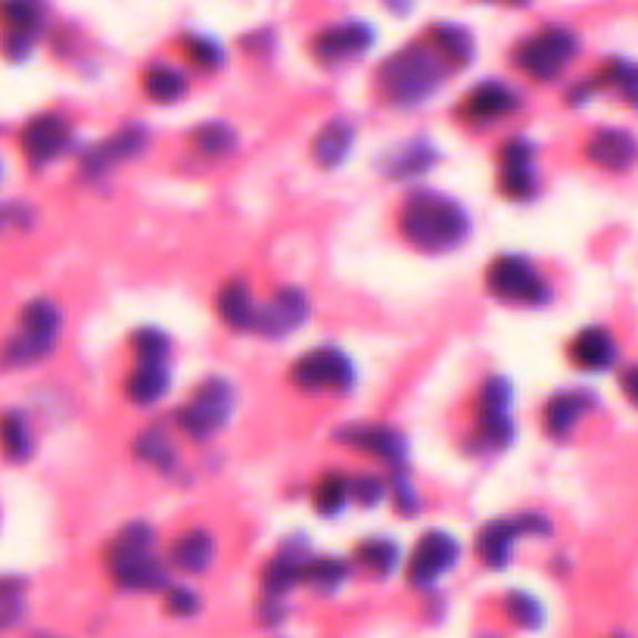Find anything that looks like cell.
I'll list each match as a JSON object with an SVG mask.
<instances>
[{
  "instance_id": "5bb4252c",
  "label": "cell",
  "mask_w": 638,
  "mask_h": 638,
  "mask_svg": "<svg viewBox=\"0 0 638 638\" xmlns=\"http://www.w3.org/2000/svg\"><path fill=\"white\" fill-rule=\"evenodd\" d=\"M69 141H72V131H69V122H63L60 115H34L32 122L22 128V153L34 165H48V162L60 160Z\"/></svg>"
},
{
  "instance_id": "d6a6232c",
  "label": "cell",
  "mask_w": 638,
  "mask_h": 638,
  "mask_svg": "<svg viewBox=\"0 0 638 638\" xmlns=\"http://www.w3.org/2000/svg\"><path fill=\"white\" fill-rule=\"evenodd\" d=\"M134 452H138V458H144L146 464H153L160 470H169L175 464V448H172L169 436L160 427H150V431L141 433L138 443H134Z\"/></svg>"
},
{
  "instance_id": "ee69618b",
  "label": "cell",
  "mask_w": 638,
  "mask_h": 638,
  "mask_svg": "<svg viewBox=\"0 0 638 638\" xmlns=\"http://www.w3.org/2000/svg\"><path fill=\"white\" fill-rule=\"evenodd\" d=\"M636 377H638L636 367H626V377H622V386H626V396H629V399H636V396H638V393H636Z\"/></svg>"
},
{
  "instance_id": "b9f144b4",
  "label": "cell",
  "mask_w": 638,
  "mask_h": 638,
  "mask_svg": "<svg viewBox=\"0 0 638 638\" xmlns=\"http://www.w3.org/2000/svg\"><path fill=\"white\" fill-rule=\"evenodd\" d=\"M196 607H200V598H196L193 589L178 586V589L169 591V610L178 614V617H191V614H196Z\"/></svg>"
},
{
  "instance_id": "8992f818",
  "label": "cell",
  "mask_w": 638,
  "mask_h": 638,
  "mask_svg": "<svg viewBox=\"0 0 638 638\" xmlns=\"http://www.w3.org/2000/svg\"><path fill=\"white\" fill-rule=\"evenodd\" d=\"M579 53V38L567 29H545V32L533 34L529 41H524L514 63L520 65L527 75L539 81L558 79L567 65L574 63V57Z\"/></svg>"
},
{
  "instance_id": "30bf717a",
  "label": "cell",
  "mask_w": 638,
  "mask_h": 638,
  "mask_svg": "<svg viewBox=\"0 0 638 638\" xmlns=\"http://www.w3.org/2000/svg\"><path fill=\"white\" fill-rule=\"evenodd\" d=\"M312 315V303L300 287H281L265 305L255 308L253 331L265 336H287L300 331Z\"/></svg>"
},
{
  "instance_id": "52a82bcc",
  "label": "cell",
  "mask_w": 638,
  "mask_h": 638,
  "mask_svg": "<svg viewBox=\"0 0 638 638\" xmlns=\"http://www.w3.org/2000/svg\"><path fill=\"white\" fill-rule=\"evenodd\" d=\"M290 381L303 393H346L355 381V367L346 352L321 346L296 358V365L290 367Z\"/></svg>"
},
{
  "instance_id": "4316f807",
  "label": "cell",
  "mask_w": 638,
  "mask_h": 638,
  "mask_svg": "<svg viewBox=\"0 0 638 638\" xmlns=\"http://www.w3.org/2000/svg\"><path fill=\"white\" fill-rule=\"evenodd\" d=\"M0 19L7 26V34L34 38V32L44 22V0H3L0 3Z\"/></svg>"
},
{
  "instance_id": "4dcf8cb0",
  "label": "cell",
  "mask_w": 638,
  "mask_h": 638,
  "mask_svg": "<svg viewBox=\"0 0 638 638\" xmlns=\"http://www.w3.org/2000/svg\"><path fill=\"white\" fill-rule=\"evenodd\" d=\"M193 146L203 153V156H227L234 153L237 146V131L227 125V122H206L193 131Z\"/></svg>"
},
{
  "instance_id": "f1b7e54d",
  "label": "cell",
  "mask_w": 638,
  "mask_h": 638,
  "mask_svg": "<svg viewBox=\"0 0 638 638\" xmlns=\"http://www.w3.org/2000/svg\"><path fill=\"white\" fill-rule=\"evenodd\" d=\"M144 91L156 103H175L188 94V75L175 65H150L144 75Z\"/></svg>"
},
{
  "instance_id": "ffe728a7",
  "label": "cell",
  "mask_w": 638,
  "mask_h": 638,
  "mask_svg": "<svg viewBox=\"0 0 638 638\" xmlns=\"http://www.w3.org/2000/svg\"><path fill=\"white\" fill-rule=\"evenodd\" d=\"M219 555V543L209 529H188L172 545V564L188 574H206Z\"/></svg>"
},
{
  "instance_id": "cb8c5ba5",
  "label": "cell",
  "mask_w": 638,
  "mask_h": 638,
  "mask_svg": "<svg viewBox=\"0 0 638 638\" xmlns=\"http://www.w3.org/2000/svg\"><path fill=\"white\" fill-rule=\"evenodd\" d=\"M255 300L253 290L246 281H227L222 290H219V315L224 318L227 327L234 331H253L255 324Z\"/></svg>"
},
{
  "instance_id": "1f68e13d",
  "label": "cell",
  "mask_w": 638,
  "mask_h": 638,
  "mask_svg": "<svg viewBox=\"0 0 638 638\" xmlns=\"http://www.w3.org/2000/svg\"><path fill=\"white\" fill-rule=\"evenodd\" d=\"M303 579L321 591H334L350 579V564L340 558H315L303 567Z\"/></svg>"
},
{
  "instance_id": "4fadbf2b",
  "label": "cell",
  "mask_w": 638,
  "mask_h": 638,
  "mask_svg": "<svg viewBox=\"0 0 638 638\" xmlns=\"http://www.w3.org/2000/svg\"><path fill=\"white\" fill-rule=\"evenodd\" d=\"M374 44V29L367 22H340L312 41V53L321 63H346L362 57Z\"/></svg>"
},
{
  "instance_id": "7bdbcfd3",
  "label": "cell",
  "mask_w": 638,
  "mask_h": 638,
  "mask_svg": "<svg viewBox=\"0 0 638 638\" xmlns=\"http://www.w3.org/2000/svg\"><path fill=\"white\" fill-rule=\"evenodd\" d=\"M396 502H399V508L402 510H415L417 508V498H415V489H412V486H408V483H405V479H402L399 486H396Z\"/></svg>"
},
{
  "instance_id": "9c48e42d",
  "label": "cell",
  "mask_w": 638,
  "mask_h": 638,
  "mask_svg": "<svg viewBox=\"0 0 638 638\" xmlns=\"http://www.w3.org/2000/svg\"><path fill=\"white\" fill-rule=\"evenodd\" d=\"M551 524L543 514H520V517H505V520H495L489 527L479 533L477 539V555L489 567L502 570L510 560V551H514V543L527 533H548Z\"/></svg>"
},
{
  "instance_id": "2e32d148",
  "label": "cell",
  "mask_w": 638,
  "mask_h": 638,
  "mask_svg": "<svg viewBox=\"0 0 638 638\" xmlns=\"http://www.w3.org/2000/svg\"><path fill=\"white\" fill-rule=\"evenodd\" d=\"M586 156L605 172H629L636 165V138L622 128H605L586 144Z\"/></svg>"
},
{
  "instance_id": "f6af8a7d",
  "label": "cell",
  "mask_w": 638,
  "mask_h": 638,
  "mask_svg": "<svg viewBox=\"0 0 638 638\" xmlns=\"http://www.w3.org/2000/svg\"><path fill=\"white\" fill-rule=\"evenodd\" d=\"M510 3H527V0H510Z\"/></svg>"
},
{
  "instance_id": "f546056e",
  "label": "cell",
  "mask_w": 638,
  "mask_h": 638,
  "mask_svg": "<svg viewBox=\"0 0 638 638\" xmlns=\"http://www.w3.org/2000/svg\"><path fill=\"white\" fill-rule=\"evenodd\" d=\"M436 162V150L427 141H415V144H405L396 153L386 156V175L393 178H415L424 175Z\"/></svg>"
},
{
  "instance_id": "44dd1931",
  "label": "cell",
  "mask_w": 638,
  "mask_h": 638,
  "mask_svg": "<svg viewBox=\"0 0 638 638\" xmlns=\"http://www.w3.org/2000/svg\"><path fill=\"white\" fill-rule=\"evenodd\" d=\"M343 439L358 452H367L374 458L393 464L402 462L405 448H408L405 436L399 431H389V427H352V431H343Z\"/></svg>"
},
{
  "instance_id": "d4e9b609",
  "label": "cell",
  "mask_w": 638,
  "mask_h": 638,
  "mask_svg": "<svg viewBox=\"0 0 638 638\" xmlns=\"http://www.w3.org/2000/svg\"><path fill=\"white\" fill-rule=\"evenodd\" d=\"M169 383H172L169 367L141 365V362H138V367L131 371V377H128L125 383V393L134 405H153V402H160L162 396H165Z\"/></svg>"
},
{
  "instance_id": "603a6c76",
  "label": "cell",
  "mask_w": 638,
  "mask_h": 638,
  "mask_svg": "<svg viewBox=\"0 0 638 638\" xmlns=\"http://www.w3.org/2000/svg\"><path fill=\"white\" fill-rule=\"evenodd\" d=\"M352 144H355V128L343 119H331L312 141V160L318 162L321 169H334L340 162H346Z\"/></svg>"
},
{
  "instance_id": "7c38bea8",
  "label": "cell",
  "mask_w": 638,
  "mask_h": 638,
  "mask_svg": "<svg viewBox=\"0 0 638 638\" xmlns=\"http://www.w3.org/2000/svg\"><path fill=\"white\" fill-rule=\"evenodd\" d=\"M510 408H514V386L505 377H489L479 393V431L486 443H493V446L510 443V436H514Z\"/></svg>"
},
{
  "instance_id": "8fae6325",
  "label": "cell",
  "mask_w": 638,
  "mask_h": 638,
  "mask_svg": "<svg viewBox=\"0 0 638 638\" xmlns=\"http://www.w3.org/2000/svg\"><path fill=\"white\" fill-rule=\"evenodd\" d=\"M458 558H462V543L452 533L433 529L415 545V555L408 560V579L415 586H431L439 576H446L458 564Z\"/></svg>"
},
{
  "instance_id": "60d3db41",
  "label": "cell",
  "mask_w": 638,
  "mask_h": 638,
  "mask_svg": "<svg viewBox=\"0 0 638 638\" xmlns=\"http://www.w3.org/2000/svg\"><path fill=\"white\" fill-rule=\"evenodd\" d=\"M610 81L620 88L626 100L636 97V65L629 63V60H614V65H610Z\"/></svg>"
},
{
  "instance_id": "d590c367",
  "label": "cell",
  "mask_w": 638,
  "mask_h": 638,
  "mask_svg": "<svg viewBox=\"0 0 638 638\" xmlns=\"http://www.w3.org/2000/svg\"><path fill=\"white\" fill-rule=\"evenodd\" d=\"M169 336L156 331V327H141L134 334V352H138V362L141 365H165L169 358Z\"/></svg>"
},
{
  "instance_id": "e575fe53",
  "label": "cell",
  "mask_w": 638,
  "mask_h": 638,
  "mask_svg": "<svg viewBox=\"0 0 638 638\" xmlns=\"http://www.w3.org/2000/svg\"><path fill=\"white\" fill-rule=\"evenodd\" d=\"M300 579H303V564L293 560L290 555H281V558H274L272 564L265 567V591L274 595V598L293 589Z\"/></svg>"
},
{
  "instance_id": "ab89813d",
  "label": "cell",
  "mask_w": 638,
  "mask_h": 638,
  "mask_svg": "<svg viewBox=\"0 0 638 638\" xmlns=\"http://www.w3.org/2000/svg\"><path fill=\"white\" fill-rule=\"evenodd\" d=\"M350 495H355V498L365 502V505H381L383 495H386V486H383V479L377 477H362L350 483Z\"/></svg>"
},
{
  "instance_id": "f35d334b",
  "label": "cell",
  "mask_w": 638,
  "mask_h": 638,
  "mask_svg": "<svg viewBox=\"0 0 638 638\" xmlns=\"http://www.w3.org/2000/svg\"><path fill=\"white\" fill-rule=\"evenodd\" d=\"M188 57H191L196 65H203V69H215V65L224 60V50L222 44L212 41V38H191V41H188Z\"/></svg>"
},
{
  "instance_id": "6da1fadb",
  "label": "cell",
  "mask_w": 638,
  "mask_h": 638,
  "mask_svg": "<svg viewBox=\"0 0 638 638\" xmlns=\"http://www.w3.org/2000/svg\"><path fill=\"white\" fill-rule=\"evenodd\" d=\"M399 231L417 250L446 253L467 237L470 222L462 203H455L446 193L424 191L405 200L399 212Z\"/></svg>"
},
{
  "instance_id": "3957f363",
  "label": "cell",
  "mask_w": 638,
  "mask_h": 638,
  "mask_svg": "<svg viewBox=\"0 0 638 638\" xmlns=\"http://www.w3.org/2000/svg\"><path fill=\"white\" fill-rule=\"evenodd\" d=\"M156 536L144 520L128 524L110 545L112 579L125 589H162L165 586V567L153 555Z\"/></svg>"
},
{
  "instance_id": "5b68a950",
  "label": "cell",
  "mask_w": 638,
  "mask_h": 638,
  "mask_svg": "<svg viewBox=\"0 0 638 638\" xmlns=\"http://www.w3.org/2000/svg\"><path fill=\"white\" fill-rule=\"evenodd\" d=\"M237 412V386L227 377H209L196 386L191 399L181 405L178 424L184 433H191L193 439H209Z\"/></svg>"
},
{
  "instance_id": "9a60e30c",
  "label": "cell",
  "mask_w": 638,
  "mask_h": 638,
  "mask_svg": "<svg viewBox=\"0 0 638 638\" xmlns=\"http://www.w3.org/2000/svg\"><path fill=\"white\" fill-rule=\"evenodd\" d=\"M502 188L510 200H529L536 193V146L514 138L502 150Z\"/></svg>"
},
{
  "instance_id": "e0dca14e",
  "label": "cell",
  "mask_w": 638,
  "mask_h": 638,
  "mask_svg": "<svg viewBox=\"0 0 638 638\" xmlns=\"http://www.w3.org/2000/svg\"><path fill=\"white\" fill-rule=\"evenodd\" d=\"M517 107H520V94L508 88L505 81H483L467 97L464 115L474 122H495V119H505L510 112H517Z\"/></svg>"
},
{
  "instance_id": "836d02e7",
  "label": "cell",
  "mask_w": 638,
  "mask_h": 638,
  "mask_svg": "<svg viewBox=\"0 0 638 638\" xmlns=\"http://www.w3.org/2000/svg\"><path fill=\"white\" fill-rule=\"evenodd\" d=\"M350 498V479L340 477V474H327V477L315 486V508H318V514H324V517H334L336 510L346 508Z\"/></svg>"
},
{
  "instance_id": "484cf974",
  "label": "cell",
  "mask_w": 638,
  "mask_h": 638,
  "mask_svg": "<svg viewBox=\"0 0 638 638\" xmlns=\"http://www.w3.org/2000/svg\"><path fill=\"white\" fill-rule=\"evenodd\" d=\"M433 50L443 57V63L467 65L474 60V34L467 32L464 26L443 22V26L433 29Z\"/></svg>"
},
{
  "instance_id": "83f0119b",
  "label": "cell",
  "mask_w": 638,
  "mask_h": 638,
  "mask_svg": "<svg viewBox=\"0 0 638 638\" xmlns=\"http://www.w3.org/2000/svg\"><path fill=\"white\" fill-rule=\"evenodd\" d=\"M0 448L10 462H26L34 452V436L29 421L17 412L0 415Z\"/></svg>"
},
{
  "instance_id": "74e56055",
  "label": "cell",
  "mask_w": 638,
  "mask_h": 638,
  "mask_svg": "<svg viewBox=\"0 0 638 638\" xmlns=\"http://www.w3.org/2000/svg\"><path fill=\"white\" fill-rule=\"evenodd\" d=\"M508 607L510 617L520 622V626H527V629H533V626L543 622V605H539L536 598H529L527 591H510Z\"/></svg>"
},
{
  "instance_id": "7402d4cb",
  "label": "cell",
  "mask_w": 638,
  "mask_h": 638,
  "mask_svg": "<svg viewBox=\"0 0 638 638\" xmlns=\"http://www.w3.org/2000/svg\"><path fill=\"white\" fill-rule=\"evenodd\" d=\"M570 358L583 371H607L617 362V340L605 327H586L570 346Z\"/></svg>"
},
{
  "instance_id": "8d00e7d4",
  "label": "cell",
  "mask_w": 638,
  "mask_h": 638,
  "mask_svg": "<svg viewBox=\"0 0 638 638\" xmlns=\"http://www.w3.org/2000/svg\"><path fill=\"white\" fill-rule=\"evenodd\" d=\"M358 560L371 567L374 574H389L399 560V545L393 539H371V543H362L358 548Z\"/></svg>"
},
{
  "instance_id": "ac0fdd59",
  "label": "cell",
  "mask_w": 638,
  "mask_h": 638,
  "mask_svg": "<svg viewBox=\"0 0 638 638\" xmlns=\"http://www.w3.org/2000/svg\"><path fill=\"white\" fill-rule=\"evenodd\" d=\"M144 128H125V131L112 134L110 141H103V144L94 146V150L84 156V172H88V175H103V172H110L112 165L134 160V156L144 150Z\"/></svg>"
},
{
  "instance_id": "277c9868",
  "label": "cell",
  "mask_w": 638,
  "mask_h": 638,
  "mask_svg": "<svg viewBox=\"0 0 638 638\" xmlns=\"http://www.w3.org/2000/svg\"><path fill=\"white\" fill-rule=\"evenodd\" d=\"M63 334V308L38 296L32 303L22 308L19 315V334L7 340V346L0 352V365L7 367H22L32 365L38 358H44L53 343Z\"/></svg>"
},
{
  "instance_id": "ba28073f",
  "label": "cell",
  "mask_w": 638,
  "mask_h": 638,
  "mask_svg": "<svg viewBox=\"0 0 638 638\" xmlns=\"http://www.w3.org/2000/svg\"><path fill=\"white\" fill-rule=\"evenodd\" d=\"M486 284L505 303L539 305L548 300V284L524 255H498L486 272Z\"/></svg>"
},
{
  "instance_id": "d6986e66",
  "label": "cell",
  "mask_w": 638,
  "mask_h": 638,
  "mask_svg": "<svg viewBox=\"0 0 638 638\" xmlns=\"http://www.w3.org/2000/svg\"><path fill=\"white\" fill-rule=\"evenodd\" d=\"M595 405L591 393H558L555 399H548L545 405V433L555 439H567L576 431V424L589 415V408Z\"/></svg>"
},
{
  "instance_id": "7a4b0ae2",
  "label": "cell",
  "mask_w": 638,
  "mask_h": 638,
  "mask_svg": "<svg viewBox=\"0 0 638 638\" xmlns=\"http://www.w3.org/2000/svg\"><path fill=\"white\" fill-rule=\"evenodd\" d=\"M446 63L431 44H408L381 65V88L393 103H421L443 84Z\"/></svg>"
}]
</instances>
